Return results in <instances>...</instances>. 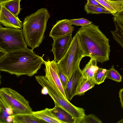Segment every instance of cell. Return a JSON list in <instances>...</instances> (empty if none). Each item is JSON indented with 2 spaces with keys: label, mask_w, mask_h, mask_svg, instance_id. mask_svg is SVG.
I'll use <instances>...</instances> for the list:
<instances>
[{
  "label": "cell",
  "mask_w": 123,
  "mask_h": 123,
  "mask_svg": "<svg viewBox=\"0 0 123 123\" xmlns=\"http://www.w3.org/2000/svg\"><path fill=\"white\" fill-rule=\"evenodd\" d=\"M117 123H123V118L121 119L117 122Z\"/></svg>",
  "instance_id": "33"
},
{
  "label": "cell",
  "mask_w": 123,
  "mask_h": 123,
  "mask_svg": "<svg viewBox=\"0 0 123 123\" xmlns=\"http://www.w3.org/2000/svg\"><path fill=\"white\" fill-rule=\"evenodd\" d=\"M50 17L48 10L43 8L25 18L23 23V35L27 45L32 49L39 46L42 42Z\"/></svg>",
  "instance_id": "3"
},
{
  "label": "cell",
  "mask_w": 123,
  "mask_h": 123,
  "mask_svg": "<svg viewBox=\"0 0 123 123\" xmlns=\"http://www.w3.org/2000/svg\"><path fill=\"white\" fill-rule=\"evenodd\" d=\"M97 61L95 59L90 58L89 61L82 70L84 77L93 79L94 75L99 68L97 66Z\"/></svg>",
  "instance_id": "17"
},
{
  "label": "cell",
  "mask_w": 123,
  "mask_h": 123,
  "mask_svg": "<svg viewBox=\"0 0 123 123\" xmlns=\"http://www.w3.org/2000/svg\"><path fill=\"white\" fill-rule=\"evenodd\" d=\"M96 84L93 79L84 77L78 88L76 95L81 96L92 89Z\"/></svg>",
  "instance_id": "18"
},
{
  "label": "cell",
  "mask_w": 123,
  "mask_h": 123,
  "mask_svg": "<svg viewBox=\"0 0 123 123\" xmlns=\"http://www.w3.org/2000/svg\"><path fill=\"white\" fill-rule=\"evenodd\" d=\"M119 93L121 107L123 109V88L120 90Z\"/></svg>",
  "instance_id": "30"
},
{
  "label": "cell",
  "mask_w": 123,
  "mask_h": 123,
  "mask_svg": "<svg viewBox=\"0 0 123 123\" xmlns=\"http://www.w3.org/2000/svg\"><path fill=\"white\" fill-rule=\"evenodd\" d=\"M0 6V24L6 27L21 29L23 23L18 17L14 16L2 5Z\"/></svg>",
  "instance_id": "12"
},
{
  "label": "cell",
  "mask_w": 123,
  "mask_h": 123,
  "mask_svg": "<svg viewBox=\"0 0 123 123\" xmlns=\"http://www.w3.org/2000/svg\"><path fill=\"white\" fill-rule=\"evenodd\" d=\"M84 57V52L77 32L73 37L66 53L57 62L60 70L68 81L75 71L80 68V61Z\"/></svg>",
  "instance_id": "4"
},
{
  "label": "cell",
  "mask_w": 123,
  "mask_h": 123,
  "mask_svg": "<svg viewBox=\"0 0 123 123\" xmlns=\"http://www.w3.org/2000/svg\"><path fill=\"white\" fill-rule=\"evenodd\" d=\"M59 75L62 87L64 90L67 86L68 81L60 69L59 72Z\"/></svg>",
  "instance_id": "27"
},
{
  "label": "cell",
  "mask_w": 123,
  "mask_h": 123,
  "mask_svg": "<svg viewBox=\"0 0 123 123\" xmlns=\"http://www.w3.org/2000/svg\"><path fill=\"white\" fill-rule=\"evenodd\" d=\"M74 30V27L69 22L68 19H63L56 21L53 25L49 36L54 39L72 33Z\"/></svg>",
  "instance_id": "11"
},
{
  "label": "cell",
  "mask_w": 123,
  "mask_h": 123,
  "mask_svg": "<svg viewBox=\"0 0 123 123\" xmlns=\"http://www.w3.org/2000/svg\"><path fill=\"white\" fill-rule=\"evenodd\" d=\"M28 48L0 53V71L17 77L33 76L37 73L45 61Z\"/></svg>",
  "instance_id": "1"
},
{
  "label": "cell",
  "mask_w": 123,
  "mask_h": 123,
  "mask_svg": "<svg viewBox=\"0 0 123 123\" xmlns=\"http://www.w3.org/2000/svg\"><path fill=\"white\" fill-rule=\"evenodd\" d=\"M102 121L93 114L86 115L79 123H102Z\"/></svg>",
  "instance_id": "24"
},
{
  "label": "cell",
  "mask_w": 123,
  "mask_h": 123,
  "mask_svg": "<svg viewBox=\"0 0 123 123\" xmlns=\"http://www.w3.org/2000/svg\"><path fill=\"white\" fill-rule=\"evenodd\" d=\"M84 10L88 14H111L110 12L105 9L93 6L87 2L85 6Z\"/></svg>",
  "instance_id": "21"
},
{
  "label": "cell",
  "mask_w": 123,
  "mask_h": 123,
  "mask_svg": "<svg viewBox=\"0 0 123 123\" xmlns=\"http://www.w3.org/2000/svg\"><path fill=\"white\" fill-rule=\"evenodd\" d=\"M68 21L71 25H75L76 26H87L92 23V22L83 18L78 19H68Z\"/></svg>",
  "instance_id": "25"
},
{
  "label": "cell",
  "mask_w": 123,
  "mask_h": 123,
  "mask_svg": "<svg viewBox=\"0 0 123 123\" xmlns=\"http://www.w3.org/2000/svg\"><path fill=\"white\" fill-rule=\"evenodd\" d=\"M13 0H0V5L6 2Z\"/></svg>",
  "instance_id": "32"
},
{
  "label": "cell",
  "mask_w": 123,
  "mask_h": 123,
  "mask_svg": "<svg viewBox=\"0 0 123 123\" xmlns=\"http://www.w3.org/2000/svg\"><path fill=\"white\" fill-rule=\"evenodd\" d=\"M72 33L53 39L51 50L54 56V60L58 62L64 56L70 45L73 37Z\"/></svg>",
  "instance_id": "9"
},
{
  "label": "cell",
  "mask_w": 123,
  "mask_h": 123,
  "mask_svg": "<svg viewBox=\"0 0 123 123\" xmlns=\"http://www.w3.org/2000/svg\"><path fill=\"white\" fill-rule=\"evenodd\" d=\"M112 14L119 12L123 8V0H95Z\"/></svg>",
  "instance_id": "14"
},
{
  "label": "cell",
  "mask_w": 123,
  "mask_h": 123,
  "mask_svg": "<svg viewBox=\"0 0 123 123\" xmlns=\"http://www.w3.org/2000/svg\"><path fill=\"white\" fill-rule=\"evenodd\" d=\"M106 78H109L118 82H121L122 80V77L115 69L113 65L112 66L110 69L107 70Z\"/></svg>",
  "instance_id": "23"
},
{
  "label": "cell",
  "mask_w": 123,
  "mask_h": 123,
  "mask_svg": "<svg viewBox=\"0 0 123 123\" xmlns=\"http://www.w3.org/2000/svg\"><path fill=\"white\" fill-rule=\"evenodd\" d=\"M112 15L114 22L123 23V8L119 12Z\"/></svg>",
  "instance_id": "28"
},
{
  "label": "cell",
  "mask_w": 123,
  "mask_h": 123,
  "mask_svg": "<svg viewBox=\"0 0 123 123\" xmlns=\"http://www.w3.org/2000/svg\"><path fill=\"white\" fill-rule=\"evenodd\" d=\"M27 44L22 30L14 28L0 27V52L5 53L26 49Z\"/></svg>",
  "instance_id": "6"
},
{
  "label": "cell",
  "mask_w": 123,
  "mask_h": 123,
  "mask_svg": "<svg viewBox=\"0 0 123 123\" xmlns=\"http://www.w3.org/2000/svg\"><path fill=\"white\" fill-rule=\"evenodd\" d=\"M113 0V1H117V0Z\"/></svg>",
  "instance_id": "34"
},
{
  "label": "cell",
  "mask_w": 123,
  "mask_h": 123,
  "mask_svg": "<svg viewBox=\"0 0 123 123\" xmlns=\"http://www.w3.org/2000/svg\"><path fill=\"white\" fill-rule=\"evenodd\" d=\"M35 78L37 82L42 87L45 86L46 87L48 94L53 100L55 105L60 106L69 112L76 118V123H79L86 115L85 110L83 108L74 106L61 95L44 76H36Z\"/></svg>",
  "instance_id": "5"
},
{
  "label": "cell",
  "mask_w": 123,
  "mask_h": 123,
  "mask_svg": "<svg viewBox=\"0 0 123 123\" xmlns=\"http://www.w3.org/2000/svg\"><path fill=\"white\" fill-rule=\"evenodd\" d=\"M12 122L14 123H46L43 120L35 116L32 113L15 115Z\"/></svg>",
  "instance_id": "15"
},
{
  "label": "cell",
  "mask_w": 123,
  "mask_h": 123,
  "mask_svg": "<svg viewBox=\"0 0 123 123\" xmlns=\"http://www.w3.org/2000/svg\"><path fill=\"white\" fill-rule=\"evenodd\" d=\"M0 99L12 110L15 115L32 113L29 102L16 91L9 87L0 89Z\"/></svg>",
  "instance_id": "7"
},
{
  "label": "cell",
  "mask_w": 123,
  "mask_h": 123,
  "mask_svg": "<svg viewBox=\"0 0 123 123\" xmlns=\"http://www.w3.org/2000/svg\"><path fill=\"white\" fill-rule=\"evenodd\" d=\"M83 78L80 68L75 70L69 80L64 91L67 99L71 100L76 94L78 88Z\"/></svg>",
  "instance_id": "10"
},
{
  "label": "cell",
  "mask_w": 123,
  "mask_h": 123,
  "mask_svg": "<svg viewBox=\"0 0 123 123\" xmlns=\"http://www.w3.org/2000/svg\"><path fill=\"white\" fill-rule=\"evenodd\" d=\"M114 22L115 29L111 32L114 39L123 48V23Z\"/></svg>",
  "instance_id": "19"
},
{
  "label": "cell",
  "mask_w": 123,
  "mask_h": 123,
  "mask_svg": "<svg viewBox=\"0 0 123 123\" xmlns=\"http://www.w3.org/2000/svg\"><path fill=\"white\" fill-rule=\"evenodd\" d=\"M87 3L92 5L105 9L104 6L101 5L95 0H87Z\"/></svg>",
  "instance_id": "29"
},
{
  "label": "cell",
  "mask_w": 123,
  "mask_h": 123,
  "mask_svg": "<svg viewBox=\"0 0 123 123\" xmlns=\"http://www.w3.org/2000/svg\"><path fill=\"white\" fill-rule=\"evenodd\" d=\"M84 53L88 56L103 63L109 60L110 51L109 40L93 24L81 26L77 31Z\"/></svg>",
  "instance_id": "2"
},
{
  "label": "cell",
  "mask_w": 123,
  "mask_h": 123,
  "mask_svg": "<svg viewBox=\"0 0 123 123\" xmlns=\"http://www.w3.org/2000/svg\"><path fill=\"white\" fill-rule=\"evenodd\" d=\"M56 62L54 60L51 61L49 60L45 61L44 64L45 66L44 69L45 74L44 76L58 92L67 99L59 78V68Z\"/></svg>",
  "instance_id": "8"
},
{
  "label": "cell",
  "mask_w": 123,
  "mask_h": 123,
  "mask_svg": "<svg viewBox=\"0 0 123 123\" xmlns=\"http://www.w3.org/2000/svg\"><path fill=\"white\" fill-rule=\"evenodd\" d=\"M32 113L35 116L43 120L46 123H62L52 114L51 109L46 108L42 110L33 111Z\"/></svg>",
  "instance_id": "16"
},
{
  "label": "cell",
  "mask_w": 123,
  "mask_h": 123,
  "mask_svg": "<svg viewBox=\"0 0 123 123\" xmlns=\"http://www.w3.org/2000/svg\"><path fill=\"white\" fill-rule=\"evenodd\" d=\"M0 123H7L6 120L10 116L7 113L6 107L3 101L0 99Z\"/></svg>",
  "instance_id": "26"
},
{
  "label": "cell",
  "mask_w": 123,
  "mask_h": 123,
  "mask_svg": "<svg viewBox=\"0 0 123 123\" xmlns=\"http://www.w3.org/2000/svg\"><path fill=\"white\" fill-rule=\"evenodd\" d=\"M107 70L105 69L98 68L95 73L93 79L96 84L99 85L104 82L106 78Z\"/></svg>",
  "instance_id": "22"
},
{
  "label": "cell",
  "mask_w": 123,
  "mask_h": 123,
  "mask_svg": "<svg viewBox=\"0 0 123 123\" xmlns=\"http://www.w3.org/2000/svg\"><path fill=\"white\" fill-rule=\"evenodd\" d=\"M43 88L41 90V93L43 95H47L48 94V90L46 87L45 86L42 87Z\"/></svg>",
  "instance_id": "31"
},
{
  "label": "cell",
  "mask_w": 123,
  "mask_h": 123,
  "mask_svg": "<svg viewBox=\"0 0 123 123\" xmlns=\"http://www.w3.org/2000/svg\"><path fill=\"white\" fill-rule=\"evenodd\" d=\"M21 0H13L3 4L2 5L15 16L18 15L22 10L20 3Z\"/></svg>",
  "instance_id": "20"
},
{
  "label": "cell",
  "mask_w": 123,
  "mask_h": 123,
  "mask_svg": "<svg viewBox=\"0 0 123 123\" xmlns=\"http://www.w3.org/2000/svg\"><path fill=\"white\" fill-rule=\"evenodd\" d=\"M51 111L55 117L62 123H76V118L62 107L55 105Z\"/></svg>",
  "instance_id": "13"
}]
</instances>
